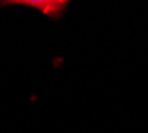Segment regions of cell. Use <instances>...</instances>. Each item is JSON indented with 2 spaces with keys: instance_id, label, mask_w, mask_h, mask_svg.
I'll use <instances>...</instances> for the list:
<instances>
[{
  "instance_id": "obj_1",
  "label": "cell",
  "mask_w": 148,
  "mask_h": 133,
  "mask_svg": "<svg viewBox=\"0 0 148 133\" xmlns=\"http://www.w3.org/2000/svg\"><path fill=\"white\" fill-rule=\"evenodd\" d=\"M10 4H24L29 7L38 8L44 15L52 17V19H59L64 14L68 1H52V0H23V1H10Z\"/></svg>"
}]
</instances>
